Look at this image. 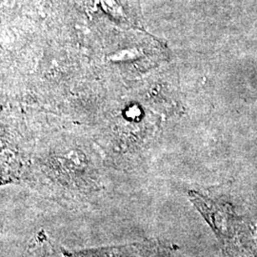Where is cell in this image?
Segmentation results:
<instances>
[{"label": "cell", "instance_id": "cell-1", "mask_svg": "<svg viewBox=\"0 0 257 257\" xmlns=\"http://www.w3.org/2000/svg\"><path fill=\"white\" fill-rule=\"evenodd\" d=\"M174 250L173 244L156 239L80 250L64 248L68 257H170Z\"/></svg>", "mask_w": 257, "mask_h": 257}, {"label": "cell", "instance_id": "cell-2", "mask_svg": "<svg viewBox=\"0 0 257 257\" xmlns=\"http://www.w3.org/2000/svg\"><path fill=\"white\" fill-rule=\"evenodd\" d=\"M20 257H68L64 248L59 247L43 230L30 240Z\"/></svg>", "mask_w": 257, "mask_h": 257}]
</instances>
